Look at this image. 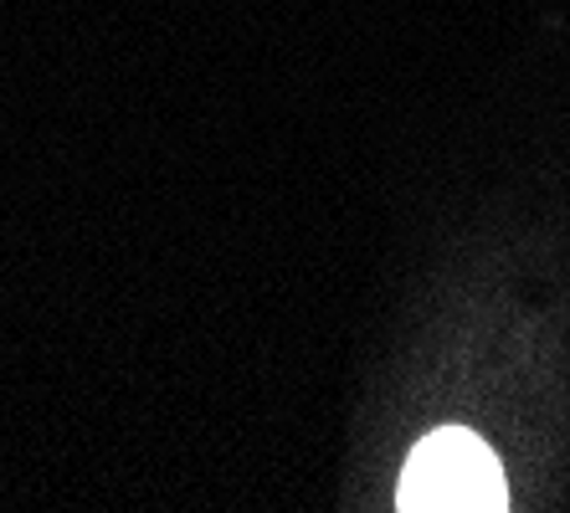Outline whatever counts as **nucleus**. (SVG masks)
Listing matches in <instances>:
<instances>
[{
    "instance_id": "f257e3e1",
    "label": "nucleus",
    "mask_w": 570,
    "mask_h": 513,
    "mask_svg": "<svg viewBox=\"0 0 570 513\" xmlns=\"http://www.w3.org/2000/svg\"><path fill=\"white\" fill-rule=\"evenodd\" d=\"M509 503L504 467L483 436L442 426L416 442L396 483V509L406 513H499Z\"/></svg>"
}]
</instances>
